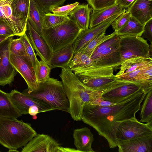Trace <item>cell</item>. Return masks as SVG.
Masks as SVG:
<instances>
[{
    "mask_svg": "<svg viewBox=\"0 0 152 152\" xmlns=\"http://www.w3.org/2000/svg\"><path fill=\"white\" fill-rule=\"evenodd\" d=\"M142 88L138 83L117 79L112 85L103 91L102 96L106 100L117 103Z\"/></svg>",
    "mask_w": 152,
    "mask_h": 152,
    "instance_id": "obj_9",
    "label": "cell"
},
{
    "mask_svg": "<svg viewBox=\"0 0 152 152\" xmlns=\"http://www.w3.org/2000/svg\"><path fill=\"white\" fill-rule=\"evenodd\" d=\"M79 4L78 2L63 6H61L52 9L51 12L54 14L61 16H67L74 8Z\"/></svg>",
    "mask_w": 152,
    "mask_h": 152,
    "instance_id": "obj_41",
    "label": "cell"
},
{
    "mask_svg": "<svg viewBox=\"0 0 152 152\" xmlns=\"http://www.w3.org/2000/svg\"><path fill=\"white\" fill-rule=\"evenodd\" d=\"M93 64V60L90 57L79 51L74 54L72 59L69 64L68 66L72 71Z\"/></svg>",
    "mask_w": 152,
    "mask_h": 152,
    "instance_id": "obj_32",
    "label": "cell"
},
{
    "mask_svg": "<svg viewBox=\"0 0 152 152\" xmlns=\"http://www.w3.org/2000/svg\"><path fill=\"white\" fill-rule=\"evenodd\" d=\"M142 24H145L152 19V1L135 0L126 11Z\"/></svg>",
    "mask_w": 152,
    "mask_h": 152,
    "instance_id": "obj_20",
    "label": "cell"
},
{
    "mask_svg": "<svg viewBox=\"0 0 152 152\" xmlns=\"http://www.w3.org/2000/svg\"><path fill=\"white\" fill-rule=\"evenodd\" d=\"M120 39L119 36L116 35L102 43L94 51L91 58L93 60L98 56L106 48L113 44Z\"/></svg>",
    "mask_w": 152,
    "mask_h": 152,
    "instance_id": "obj_40",
    "label": "cell"
},
{
    "mask_svg": "<svg viewBox=\"0 0 152 152\" xmlns=\"http://www.w3.org/2000/svg\"><path fill=\"white\" fill-rule=\"evenodd\" d=\"M74 144L80 152H94L91 145L94 140L90 130L85 127L76 129L73 131Z\"/></svg>",
    "mask_w": 152,
    "mask_h": 152,
    "instance_id": "obj_21",
    "label": "cell"
},
{
    "mask_svg": "<svg viewBox=\"0 0 152 152\" xmlns=\"http://www.w3.org/2000/svg\"><path fill=\"white\" fill-rule=\"evenodd\" d=\"M13 0H0V20H3L11 27L16 36L25 33L27 22L19 20L12 15L11 5Z\"/></svg>",
    "mask_w": 152,
    "mask_h": 152,
    "instance_id": "obj_18",
    "label": "cell"
},
{
    "mask_svg": "<svg viewBox=\"0 0 152 152\" xmlns=\"http://www.w3.org/2000/svg\"><path fill=\"white\" fill-rule=\"evenodd\" d=\"M10 37H11L0 34V43Z\"/></svg>",
    "mask_w": 152,
    "mask_h": 152,
    "instance_id": "obj_47",
    "label": "cell"
},
{
    "mask_svg": "<svg viewBox=\"0 0 152 152\" xmlns=\"http://www.w3.org/2000/svg\"><path fill=\"white\" fill-rule=\"evenodd\" d=\"M126 11V8L117 4L98 10H93L90 16L89 28L101 23L113 15Z\"/></svg>",
    "mask_w": 152,
    "mask_h": 152,
    "instance_id": "obj_23",
    "label": "cell"
},
{
    "mask_svg": "<svg viewBox=\"0 0 152 152\" xmlns=\"http://www.w3.org/2000/svg\"><path fill=\"white\" fill-rule=\"evenodd\" d=\"M121 14L113 15L95 26L89 28L87 30H83L72 44L74 54L79 51L86 45L102 32L106 31L115 20Z\"/></svg>",
    "mask_w": 152,
    "mask_h": 152,
    "instance_id": "obj_14",
    "label": "cell"
},
{
    "mask_svg": "<svg viewBox=\"0 0 152 152\" xmlns=\"http://www.w3.org/2000/svg\"><path fill=\"white\" fill-rule=\"evenodd\" d=\"M119 36L121 64L126 60L132 58L150 57L149 45L144 38L138 36Z\"/></svg>",
    "mask_w": 152,
    "mask_h": 152,
    "instance_id": "obj_7",
    "label": "cell"
},
{
    "mask_svg": "<svg viewBox=\"0 0 152 152\" xmlns=\"http://www.w3.org/2000/svg\"><path fill=\"white\" fill-rule=\"evenodd\" d=\"M30 0H13L11 7L12 16L19 20L27 22Z\"/></svg>",
    "mask_w": 152,
    "mask_h": 152,
    "instance_id": "obj_29",
    "label": "cell"
},
{
    "mask_svg": "<svg viewBox=\"0 0 152 152\" xmlns=\"http://www.w3.org/2000/svg\"><path fill=\"white\" fill-rule=\"evenodd\" d=\"M88 103L93 105L101 107L113 106L116 103L104 99L102 95L94 98Z\"/></svg>",
    "mask_w": 152,
    "mask_h": 152,
    "instance_id": "obj_42",
    "label": "cell"
},
{
    "mask_svg": "<svg viewBox=\"0 0 152 152\" xmlns=\"http://www.w3.org/2000/svg\"><path fill=\"white\" fill-rule=\"evenodd\" d=\"M69 18L68 15H59L51 12L45 13L44 20V29L52 28L62 23Z\"/></svg>",
    "mask_w": 152,
    "mask_h": 152,
    "instance_id": "obj_34",
    "label": "cell"
},
{
    "mask_svg": "<svg viewBox=\"0 0 152 152\" xmlns=\"http://www.w3.org/2000/svg\"><path fill=\"white\" fill-rule=\"evenodd\" d=\"M142 37L146 38L152 42V19L149 20L144 25V31Z\"/></svg>",
    "mask_w": 152,
    "mask_h": 152,
    "instance_id": "obj_44",
    "label": "cell"
},
{
    "mask_svg": "<svg viewBox=\"0 0 152 152\" xmlns=\"http://www.w3.org/2000/svg\"><path fill=\"white\" fill-rule=\"evenodd\" d=\"M9 94L12 102L22 115L28 114L29 108L34 106H37L41 113L53 110L42 100L29 97L16 90H12Z\"/></svg>",
    "mask_w": 152,
    "mask_h": 152,
    "instance_id": "obj_13",
    "label": "cell"
},
{
    "mask_svg": "<svg viewBox=\"0 0 152 152\" xmlns=\"http://www.w3.org/2000/svg\"></svg>",
    "mask_w": 152,
    "mask_h": 152,
    "instance_id": "obj_52",
    "label": "cell"
},
{
    "mask_svg": "<svg viewBox=\"0 0 152 152\" xmlns=\"http://www.w3.org/2000/svg\"><path fill=\"white\" fill-rule=\"evenodd\" d=\"M117 0H87L93 10H98L114 5Z\"/></svg>",
    "mask_w": 152,
    "mask_h": 152,
    "instance_id": "obj_38",
    "label": "cell"
},
{
    "mask_svg": "<svg viewBox=\"0 0 152 152\" xmlns=\"http://www.w3.org/2000/svg\"><path fill=\"white\" fill-rule=\"evenodd\" d=\"M135 0H117L116 4L121 5L124 8H127Z\"/></svg>",
    "mask_w": 152,
    "mask_h": 152,
    "instance_id": "obj_45",
    "label": "cell"
},
{
    "mask_svg": "<svg viewBox=\"0 0 152 152\" xmlns=\"http://www.w3.org/2000/svg\"><path fill=\"white\" fill-rule=\"evenodd\" d=\"M106 31H102L93 39L79 51L91 58L94 51L102 43L116 35V32L115 31L110 34L105 35Z\"/></svg>",
    "mask_w": 152,
    "mask_h": 152,
    "instance_id": "obj_30",
    "label": "cell"
},
{
    "mask_svg": "<svg viewBox=\"0 0 152 152\" xmlns=\"http://www.w3.org/2000/svg\"><path fill=\"white\" fill-rule=\"evenodd\" d=\"M131 16L129 13L126 11L115 19L111 25L114 31L117 32L123 27Z\"/></svg>",
    "mask_w": 152,
    "mask_h": 152,
    "instance_id": "obj_39",
    "label": "cell"
},
{
    "mask_svg": "<svg viewBox=\"0 0 152 152\" xmlns=\"http://www.w3.org/2000/svg\"><path fill=\"white\" fill-rule=\"evenodd\" d=\"M10 58L12 65L26 82L27 89L31 91L37 89L39 84L37 82L35 74L28 56H17L10 52Z\"/></svg>",
    "mask_w": 152,
    "mask_h": 152,
    "instance_id": "obj_10",
    "label": "cell"
},
{
    "mask_svg": "<svg viewBox=\"0 0 152 152\" xmlns=\"http://www.w3.org/2000/svg\"><path fill=\"white\" fill-rule=\"evenodd\" d=\"M8 152H19V151H18L17 149H9Z\"/></svg>",
    "mask_w": 152,
    "mask_h": 152,
    "instance_id": "obj_49",
    "label": "cell"
},
{
    "mask_svg": "<svg viewBox=\"0 0 152 152\" xmlns=\"http://www.w3.org/2000/svg\"><path fill=\"white\" fill-rule=\"evenodd\" d=\"M119 152H152V136L118 142Z\"/></svg>",
    "mask_w": 152,
    "mask_h": 152,
    "instance_id": "obj_19",
    "label": "cell"
},
{
    "mask_svg": "<svg viewBox=\"0 0 152 152\" xmlns=\"http://www.w3.org/2000/svg\"><path fill=\"white\" fill-rule=\"evenodd\" d=\"M66 0H35L43 11L45 13L51 12L53 8L60 7Z\"/></svg>",
    "mask_w": 152,
    "mask_h": 152,
    "instance_id": "obj_36",
    "label": "cell"
},
{
    "mask_svg": "<svg viewBox=\"0 0 152 152\" xmlns=\"http://www.w3.org/2000/svg\"><path fill=\"white\" fill-rule=\"evenodd\" d=\"M152 136V122L142 123L136 118L121 122L117 128L116 137L117 142Z\"/></svg>",
    "mask_w": 152,
    "mask_h": 152,
    "instance_id": "obj_8",
    "label": "cell"
},
{
    "mask_svg": "<svg viewBox=\"0 0 152 152\" xmlns=\"http://www.w3.org/2000/svg\"><path fill=\"white\" fill-rule=\"evenodd\" d=\"M26 33L31 45L36 51V56L41 60L50 65V60L53 52L44 38L32 27L27 21Z\"/></svg>",
    "mask_w": 152,
    "mask_h": 152,
    "instance_id": "obj_15",
    "label": "cell"
},
{
    "mask_svg": "<svg viewBox=\"0 0 152 152\" xmlns=\"http://www.w3.org/2000/svg\"><path fill=\"white\" fill-rule=\"evenodd\" d=\"M151 64H152V58L150 57H138L127 59L121 64L120 70L115 77Z\"/></svg>",
    "mask_w": 152,
    "mask_h": 152,
    "instance_id": "obj_27",
    "label": "cell"
},
{
    "mask_svg": "<svg viewBox=\"0 0 152 152\" xmlns=\"http://www.w3.org/2000/svg\"><path fill=\"white\" fill-rule=\"evenodd\" d=\"M120 40V39L93 60V64L97 66L112 67L113 68L120 66L121 57L119 50Z\"/></svg>",
    "mask_w": 152,
    "mask_h": 152,
    "instance_id": "obj_17",
    "label": "cell"
},
{
    "mask_svg": "<svg viewBox=\"0 0 152 152\" xmlns=\"http://www.w3.org/2000/svg\"><path fill=\"white\" fill-rule=\"evenodd\" d=\"M22 115L12 102L9 93L0 89V118H17Z\"/></svg>",
    "mask_w": 152,
    "mask_h": 152,
    "instance_id": "obj_26",
    "label": "cell"
},
{
    "mask_svg": "<svg viewBox=\"0 0 152 152\" xmlns=\"http://www.w3.org/2000/svg\"><path fill=\"white\" fill-rule=\"evenodd\" d=\"M41 113L39 108L37 106H34L30 107L28 110V114L31 115H37L38 113Z\"/></svg>",
    "mask_w": 152,
    "mask_h": 152,
    "instance_id": "obj_46",
    "label": "cell"
},
{
    "mask_svg": "<svg viewBox=\"0 0 152 152\" xmlns=\"http://www.w3.org/2000/svg\"><path fill=\"white\" fill-rule=\"evenodd\" d=\"M0 34L10 37L16 36L11 27L2 19L0 20Z\"/></svg>",
    "mask_w": 152,
    "mask_h": 152,
    "instance_id": "obj_43",
    "label": "cell"
},
{
    "mask_svg": "<svg viewBox=\"0 0 152 152\" xmlns=\"http://www.w3.org/2000/svg\"><path fill=\"white\" fill-rule=\"evenodd\" d=\"M149 1H152V0H148Z\"/></svg>",
    "mask_w": 152,
    "mask_h": 152,
    "instance_id": "obj_51",
    "label": "cell"
},
{
    "mask_svg": "<svg viewBox=\"0 0 152 152\" xmlns=\"http://www.w3.org/2000/svg\"><path fill=\"white\" fill-rule=\"evenodd\" d=\"M9 37L0 43V86L12 83L17 72L11 64L10 46L13 39Z\"/></svg>",
    "mask_w": 152,
    "mask_h": 152,
    "instance_id": "obj_11",
    "label": "cell"
},
{
    "mask_svg": "<svg viewBox=\"0 0 152 152\" xmlns=\"http://www.w3.org/2000/svg\"><path fill=\"white\" fill-rule=\"evenodd\" d=\"M10 51L17 56H28L25 45L20 37L12 39L10 46Z\"/></svg>",
    "mask_w": 152,
    "mask_h": 152,
    "instance_id": "obj_37",
    "label": "cell"
},
{
    "mask_svg": "<svg viewBox=\"0 0 152 152\" xmlns=\"http://www.w3.org/2000/svg\"><path fill=\"white\" fill-rule=\"evenodd\" d=\"M22 93L32 98L39 99L49 105L53 110H59L68 113L69 103L61 81L49 78L39 84L36 90L26 89Z\"/></svg>",
    "mask_w": 152,
    "mask_h": 152,
    "instance_id": "obj_4",
    "label": "cell"
},
{
    "mask_svg": "<svg viewBox=\"0 0 152 152\" xmlns=\"http://www.w3.org/2000/svg\"><path fill=\"white\" fill-rule=\"evenodd\" d=\"M93 64L72 71L87 87L95 90L104 91L116 80L113 74V68L97 66Z\"/></svg>",
    "mask_w": 152,
    "mask_h": 152,
    "instance_id": "obj_5",
    "label": "cell"
},
{
    "mask_svg": "<svg viewBox=\"0 0 152 152\" xmlns=\"http://www.w3.org/2000/svg\"><path fill=\"white\" fill-rule=\"evenodd\" d=\"M83 30L69 18L62 23L44 29L45 39L53 53L72 44Z\"/></svg>",
    "mask_w": 152,
    "mask_h": 152,
    "instance_id": "obj_6",
    "label": "cell"
},
{
    "mask_svg": "<svg viewBox=\"0 0 152 152\" xmlns=\"http://www.w3.org/2000/svg\"><path fill=\"white\" fill-rule=\"evenodd\" d=\"M72 44L52 53L50 60L51 69L63 68L68 65L74 55Z\"/></svg>",
    "mask_w": 152,
    "mask_h": 152,
    "instance_id": "obj_25",
    "label": "cell"
},
{
    "mask_svg": "<svg viewBox=\"0 0 152 152\" xmlns=\"http://www.w3.org/2000/svg\"><path fill=\"white\" fill-rule=\"evenodd\" d=\"M37 134L30 123L17 118H0V144L8 149L24 146Z\"/></svg>",
    "mask_w": 152,
    "mask_h": 152,
    "instance_id": "obj_3",
    "label": "cell"
},
{
    "mask_svg": "<svg viewBox=\"0 0 152 152\" xmlns=\"http://www.w3.org/2000/svg\"><path fill=\"white\" fill-rule=\"evenodd\" d=\"M144 25L131 16L125 25L116 32L118 36L141 37L144 31Z\"/></svg>",
    "mask_w": 152,
    "mask_h": 152,
    "instance_id": "obj_28",
    "label": "cell"
},
{
    "mask_svg": "<svg viewBox=\"0 0 152 152\" xmlns=\"http://www.w3.org/2000/svg\"><path fill=\"white\" fill-rule=\"evenodd\" d=\"M141 109L140 121L149 123L152 122V90L145 95Z\"/></svg>",
    "mask_w": 152,
    "mask_h": 152,
    "instance_id": "obj_31",
    "label": "cell"
},
{
    "mask_svg": "<svg viewBox=\"0 0 152 152\" xmlns=\"http://www.w3.org/2000/svg\"><path fill=\"white\" fill-rule=\"evenodd\" d=\"M66 148L60 144L51 137L37 134L22 148V152H65Z\"/></svg>",
    "mask_w": 152,
    "mask_h": 152,
    "instance_id": "obj_12",
    "label": "cell"
},
{
    "mask_svg": "<svg viewBox=\"0 0 152 152\" xmlns=\"http://www.w3.org/2000/svg\"><path fill=\"white\" fill-rule=\"evenodd\" d=\"M115 77L117 79L139 83L142 88L147 93L152 90V64Z\"/></svg>",
    "mask_w": 152,
    "mask_h": 152,
    "instance_id": "obj_16",
    "label": "cell"
},
{
    "mask_svg": "<svg viewBox=\"0 0 152 152\" xmlns=\"http://www.w3.org/2000/svg\"><path fill=\"white\" fill-rule=\"evenodd\" d=\"M45 14L35 0H30L27 21L34 29L45 40L43 31Z\"/></svg>",
    "mask_w": 152,
    "mask_h": 152,
    "instance_id": "obj_22",
    "label": "cell"
},
{
    "mask_svg": "<svg viewBox=\"0 0 152 152\" xmlns=\"http://www.w3.org/2000/svg\"><path fill=\"white\" fill-rule=\"evenodd\" d=\"M35 117H37L36 115H33V119H36L37 118H35Z\"/></svg>",
    "mask_w": 152,
    "mask_h": 152,
    "instance_id": "obj_50",
    "label": "cell"
},
{
    "mask_svg": "<svg viewBox=\"0 0 152 152\" xmlns=\"http://www.w3.org/2000/svg\"><path fill=\"white\" fill-rule=\"evenodd\" d=\"M141 88L111 106L101 107L88 103L83 106L82 120L93 128L99 135L104 137L110 148L117 146L116 133L122 122L136 118L141 104L146 95Z\"/></svg>",
    "mask_w": 152,
    "mask_h": 152,
    "instance_id": "obj_1",
    "label": "cell"
},
{
    "mask_svg": "<svg viewBox=\"0 0 152 152\" xmlns=\"http://www.w3.org/2000/svg\"><path fill=\"white\" fill-rule=\"evenodd\" d=\"M149 52L150 57L152 58V42L150 43V45H149Z\"/></svg>",
    "mask_w": 152,
    "mask_h": 152,
    "instance_id": "obj_48",
    "label": "cell"
},
{
    "mask_svg": "<svg viewBox=\"0 0 152 152\" xmlns=\"http://www.w3.org/2000/svg\"><path fill=\"white\" fill-rule=\"evenodd\" d=\"M21 38L25 45L28 56L31 62L34 70L36 75L39 64V61L38 60L34 50L33 48L29 39L26 33L21 36Z\"/></svg>",
    "mask_w": 152,
    "mask_h": 152,
    "instance_id": "obj_33",
    "label": "cell"
},
{
    "mask_svg": "<svg viewBox=\"0 0 152 152\" xmlns=\"http://www.w3.org/2000/svg\"><path fill=\"white\" fill-rule=\"evenodd\" d=\"M93 10L88 4L78 5L68 15L83 30L89 28L90 13Z\"/></svg>",
    "mask_w": 152,
    "mask_h": 152,
    "instance_id": "obj_24",
    "label": "cell"
},
{
    "mask_svg": "<svg viewBox=\"0 0 152 152\" xmlns=\"http://www.w3.org/2000/svg\"><path fill=\"white\" fill-rule=\"evenodd\" d=\"M59 76L69 102L68 113L74 120L80 121L84 104L102 95L103 91L94 90L86 86L68 65L61 68Z\"/></svg>",
    "mask_w": 152,
    "mask_h": 152,
    "instance_id": "obj_2",
    "label": "cell"
},
{
    "mask_svg": "<svg viewBox=\"0 0 152 152\" xmlns=\"http://www.w3.org/2000/svg\"><path fill=\"white\" fill-rule=\"evenodd\" d=\"M51 69L46 62L41 60L36 75V78L38 84L44 83L50 78Z\"/></svg>",
    "mask_w": 152,
    "mask_h": 152,
    "instance_id": "obj_35",
    "label": "cell"
}]
</instances>
